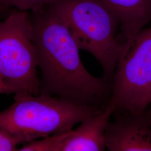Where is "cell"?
Here are the masks:
<instances>
[{"label": "cell", "mask_w": 151, "mask_h": 151, "mask_svg": "<svg viewBox=\"0 0 151 151\" xmlns=\"http://www.w3.org/2000/svg\"><path fill=\"white\" fill-rule=\"evenodd\" d=\"M29 12L41 73L40 94L105 108L110 99L111 83L87 70L68 28L47 5Z\"/></svg>", "instance_id": "1"}, {"label": "cell", "mask_w": 151, "mask_h": 151, "mask_svg": "<svg viewBox=\"0 0 151 151\" xmlns=\"http://www.w3.org/2000/svg\"><path fill=\"white\" fill-rule=\"evenodd\" d=\"M49 9L68 28L79 48L91 54L111 83L116 65L124 53L116 17L99 0H52Z\"/></svg>", "instance_id": "2"}, {"label": "cell", "mask_w": 151, "mask_h": 151, "mask_svg": "<svg viewBox=\"0 0 151 151\" xmlns=\"http://www.w3.org/2000/svg\"><path fill=\"white\" fill-rule=\"evenodd\" d=\"M15 101L0 112V127L26 144L73 130L105 108L83 105L60 97L27 93L15 94Z\"/></svg>", "instance_id": "3"}, {"label": "cell", "mask_w": 151, "mask_h": 151, "mask_svg": "<svg viewBox=\"0 0 151 151\" xmlns=\"http://www.w3.org/2000/svg\"><path fill=\"white\" fill-rule=\"evenodd\" d=\"M38 60L29 11L14 9L0 21V92L40 94Z\"/></svg>", "instance_id": "4"}, {"label": "cell", "mask_w": 151, "mask_h": 151, "mask_svg": "<svg viewBox=\"0 0 151 151\" xmlns=\"http://www.w3.org/2000/svg\"><path fill=\"white\" fill-rule=\"evenodd\" d=\"M151 101V27L143 29L117 62L108 105L113 114L143 113Z\"/></svg>", "instance_id": "5"}, {"label": "cell", "mask_w": 151, "mask_h": 151, "mask_svg": "<svg viewBox=\"0 0 151 151\" xmlns=\"http://www.w3.org/2000/svg\"><path fill=\"white\" fill-rule=\"evenodd\" d=\"M106 130L110 151H151V125L143 114H113Z\"/></svg>", "instance_id": "6"}, {"label": "cell", "mask_w": 151, "mask_h": 151, "mask_svg": "<svg viewBox=\"0 0 151 151\" xmlns=\"http://www.w3.org/2000/svg\"><path fill=\"white\" fill-rule=\"evenodd\" d=\"M116 17L119 42L127 50L136 36L151 22V0H99Z\"/></svg>", "instance_id": "7"}, {"label": "cell", "mask_w": 151, "mask_h": 151, "mask_svg": "<svg viewBox=\"0 0 151 151\" xmlns=\"http://www.w3.org/2000/svg\"><path fill=\"white\" fill-rule=\"evenodd\" d=\"M113 114V108L108 104L100 113L83 120L60 142L57 151H105L106 130Z\"/></svg>", "instance_id": "8"}, {"label": "cell", "mask_w": 151, "mask_h": 151, "mask_svg": "<svg viewBox=\"0 0 151 151\" xmlns=\"http://www.w3.org/2000/svg\"><path fill=\"white\" fill-rule=\"evenodd\" d=\"M70 130L63 133L56 134L47 137L40 138L25 144L19 151H57V148L60 142L72 132Z\"/></svg>", "instance_id": "9"}, {"label": "cell", "mask_w": 151, "mask_h": 151, "mask_svg": "<svg viewBox=\"0 0 151 151\" xmlns=\"http://www.w3.org/2000/svg\"><path fill=\"white\" fill-rule=\"evenodd\" d=\"M6 9L14 8L22 11H30L48 4L52 0H1Z\"/></svg>", "instance_id": "10"}, {"label": "cell", "mask_w": 151, "mask_h": 151, "mask_svg": "<svg viewBox=\"0 0 151 151\" xmlns=\"http://www.w3.org/2000/svg\"><path fill=\"white\" fill-rule=\"evenodd\" d=\"M19 141L7 130L0 127V151H18Z\"/></svg>", "instance_id": "11"}, {"label": "cell", "mask_w": 151, "mask_h": 151, "mask_svg": "<svg viewBox=\"0 0 151 151\" xmlns=\"http://www.w3.org/2000/svg\"><path fill=\"white\" fill-rule=\"evenodd\" d=\"M143 114L151 125V101Z\"/></svg>", "instance_id": "12"}, {"label": "cell", "mask_w": 151, "mask_h": 151, "mask_svg": "<svg viewBox=\"0 0 151 151\" xmlns=\"http://www.w3.org/2000/svg\"><path fill=\"white\" fill-rule=\"evenodd\" d=\"M5 9H6V8L5 7V6L4 5L2 1L0 0V12Z\"/></svg>", "instance_id": "13"}, {"label": "cell", "mask_w": 151, "mask_h": 151, "mask_svg": "<svg viewBox=\"0 0 151 151\" xmlns=\"http://www.w3.org/2000/svg\"><path fill=\"white\" fill-rule=\"evenodd\" d=\"M0 94H1V92H0Z\"/></svg>", "instance_id": "14"}]
</instances>
